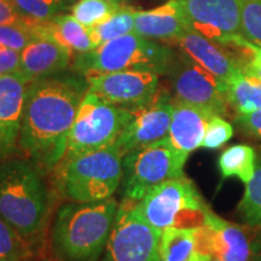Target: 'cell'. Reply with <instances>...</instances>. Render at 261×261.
<instances>
[{
    "label": "cell",
    "mask_w": 261,
    "mask_h": 261,
    "mask_svg": "<svg viewBox=\"0 0 261 261\" xmlns=\"http://www.w3.org/2000/svg\"><path fill=\"white\" fill-rule=\"evenodd\" d=\"M115 198L62 203L52 218L47 246L55 261H99L115 224Z\"/></svg>",
    "instance_id": "3"
},
{
    "label": "cell",
    "mask_w": 261,
    "mask_h": 261,
    "mask_svg": "<svg viewBox=\"0 0 261 261\" xmlns=\"http://www.w3.org/2000/svg\"><path fill=\"white\" fill-rule=\"evenodd\" d=\"M248 64H254V65H260L261 67V47H259L256 50V52L255 54H254V57H253V60H252V62H250V63H248Z\"/></svg>",
    "instance_id": "37"
},
{
    "label": "cell",
    "mask_w": 261,
    "mask_h": 261,
    "mask_svg": "<svg viewBox=\"0 0 261 261\" xmlns=\"http://www.w3.org/2000/svg\"><path fill=\"white\" fill-rule=\"evenodd\" d=\"M172 102L173 115L167 137L178 151L189 156L201 146L208 122L215 114L175 99Z\"/></svg>",
    "instance_id": "18"
},
{
    "label": "cell",
    "mask_w": 261,
    "mask_h": 261,
    "mask_svg": "<svg viewBox=\"0 0 261 261\" xmlns=\"http://www.w3.org/2000/svg\"><path fill=\"white\" fill-rule=\"evenodd\" d=\"M41 37H48L45 22L32 21L22 17L12 23L0 24V46L21 52Z\"/></svg>",
    "instance_id": "24"
},
{
    "label": "cell",
    "mask_w": 261,
    "mask_h": 261,
    "mask_svg": "<svg viewBox=\"0 0 261 261\" xmlns=\"http://www.w3.org/2000/svg\"><path fill=\"white\" fill-rule=\"evenodd\" d=\"M240 14L242 37L261 47V0H240Z\"/></svg>",
    "instance_id": "30"
},
{
    "label": "cell",
    "mask_w": 261,
    "mask_h": 261,
    "mask_svg": "<svg viewBox=\"0 0 261 261\" xmlns=\"http://www.w3.org/2000/svg\"><path fill=\"white\" fill-rule=\"evenodd\" d=\"M175 100L203 108L215 115H226L227 86L188 55L174 57L167 71Z\"/></svg>",
    "instance_id": "11"
},
{
    "label": "cell",
    "mask_w": 261,
    "mask_h": 261,
    "mask_svg": "<svg viewBox=\"0 0 261 261\" xmlns=\"http://www.w3.org/2000/svg\"><path fill=\"white\" fill-rule=\"evenodd\" d=\"M128 109L130 110L129 122L114 143L122 156L168 136L173 102L167 93L159 90L148 103Z\"/></svg>",
    "instance_id": "12"
},
{
    "label": "cell",
    "mask_w": 261,
    "mask_h": 261,
    "mask_svg": "<svg viewBox=\"0 0 261 261\" xmlns=\"http://www.w3.org/2000/svg\"><path fill=\"white\" fill-rule=\"evenodd\" d=\"M189 29L177 0H168L150 11H136L135 33L143 38L174 42Z\"/></svg>",
    "instance_id": "19"
},
{
    "label": "cell",
    "mask_w": 261,
    "mask_h": 261,
    "mask_svg": "<svg viewBox=\"0 0 261 261\" xmlns=\"http://www.w3.org/2000/svg\"><path fill=\"white\" fill-rule=\"evenodd\" d=\"M236 121L250 136L261 140V109L249 114H237Z\"/></svg>",
    "instance_id": "33"
},
{
    "label": "cell",
    "mask_w": 261,
    "mask_h": 261,
    "mask_svg": "<svg viewBox=\"0 0 261 261\" xmlns=\"http://www.w3.org/2000/svg\"><path fill=\"white\" fill-rule=\"evenodd\" d=\"M200 228L203 249L213 259L220 261H253L252 242L247 228L230 223L211 210L207 211L204 223Z\"/></svg>",
    "instance_id": "14"
},
{
    "label": "cell",
    "mask_w": 261,
    "mask_h": 261,
    "mask_svg": "<svg viewBox=\"0 0 261 261\" xmlns=\"http://www.w3.org/2000/svg\"><path fill=\"white\" fill-rule=\"evenodd\" d=\"M135 207L160 231L167 227H200L210 210L194 182L184 175L156 185Z\"/></svg>",
    "instance_id": "7"
},
{
    "label": "cell",
    "mask_w": 261,
    "mask_h": 261,
    "mask_svg": "<svg viewBox=\"0 0 261 261\" xmlns=\"http://www.w3.org/2000/svg\"><path fill=\"white\" fill-rule=\"evenodd\" d=\"M212 261H220V260H217V259H213Z\"/></svg>",
    "instance_id": "40"
},
{
    "label": "cell",
    "mask_w": 261,
    "mask_h": 261,
    "mask_svg": "<svg viewBox=\"0 0 261 261\" xmlns=\"http://www.w3.org/2000/svg\"><path fill=\"white\" fill-rule=\"evenodd\" d=\"M70 51L52 37H41L21 51L19 73L27 83L52 76L67 69L73 60Z\"/></svg>",
    "instance_id": "16"
},
{
    "label": "cell",
    "mask_w": 261,
    "mask_h": 261,
    "mask_svg": "<svg viewBox=\"0 0 261 261\" xmlns=\"http://www.w3.org/2000/svg\"><path fill=\"white\" fill-rule=\"evenodd\" d=\"M136 11L137 10L130 6L122 5V8L107 21L89 28L90 37L92 39L94 46L97 47L104 42L135 32Z\"/></svg>",
    "instance_id": "25"
},
{
    "label": "cell",
    "mask_w": 261,
    "mask_h": 261,
    "mask_svg": "<svg viewBox=\"0 0 261 261\" xmlns=\"http://www.w3.org/2000/svg\"><path fill=\"white\" fill-rule=\"evenodd\" d=\"M161 232L138 213L135 203L122 201L99 261H162Z\"/></svg>",
    "instance_id": "10"
},
{
    "label": "cell",
    "mask_w": 261,
    "mask_h": 261,
    "mask_svg": "<svg viewBox=\"0 0 261 261\" xmlns=\"http://www.w3.org/2000/svg\"><path fill=\"white\" fill-rule=\"evenodd\" d=\"M189 28L220 46L232 47L247 57L256 46L241 34L240 0H177Z\"/></svg>",
    "instance_id": "9"
},
{
    "label": "cell",
    "mask_w": 261,
    "mask_h": 261,
    "mask_svg": "<svg viewBox=\"0 0 261 261\" xmlns=\"http://www.w3.org/2000/svg\"><path fill=\"white\" fill-rule=\"evenodd\" d=\"M45 177L25 156L0 161V218L40 252L47 243L54 210Z\"/></svg>",
    "instance_id": "2"
},
{
    "label": "cell",
    "mask_w": 261,
    "mask_h": 261,
    "mask_svg": "<svg viewBox=\"0 0 261 261\" xmlns=\"http://www.w3.org/2000/svg\"><path fill=\"white\" fill-rule=\"evenodd\" d=\"M27 85L19 71L0 75V161L23 156L18 140Z\"/></svg>",
    "instance_id": "15"
},
{
    "label": "cell",
    "mask_w": 261,
    "mask_h": 261,
    "mask_svg": "<svg viewBox=\"0 0 261 261\" xmlns=\"http://www.w3.org/2000/svg\"><path fill=\"white\" fill-rule=\"evenodd\" d=\"M22 16L16 11L9 0H0V24L12 23L21 19Z\"/></svg>",
    "instance_id": "34"
},
{
    "label": "cell",
    "mask_w": 261,
    "mask_h": 261,
    "mask_svg": "<svg viewBox=\"0 0 261 261\" xmlns=\"http://www.w3.org/2000/svg\"><path fill=\"white\" fill-rule=\"evenodd\" d=\"M228 106L237 114H249L261 109V80L238 70L227 83Z\"/></svg>",
    "instance_id": "22"
},
{
    "label": "cell",
    "mask_w": 261,
    "mask_h": 261,
    "mask_svg": "<svg viewBox=\"0 0 261 261\" xmlns=\"http://www.w3.org/2000/svg\"><path fill=\"white\" fill-rule=\"evenodd\" d=\"M29 261H50V260H48L47 256L44 255V253H42V254H39V255H37L35 257H33V259Z\"/></svg>",
    "instance_id": "38"
},
{
    "label": "cell",
    "mask_w": 261,
    "mask_h": 261,
    "mask_svg": "<svg viewBox=\"0 0 261 261\" xmlns=\"http://www.w3.org/2000/svg\"><path fill=\"white\" fill-rule=\"evenodd\" d=\"M174 54L171 48L135 32L104 42L74 58L73 69L81 75L139 70L167 74Z\"/></svg>",
    "instance_id": "5"
},
{
    "label": "cell",
    "mask_w": 261,
    "mask_h": 261,
    "mask_svg": "<svg viewBox=\"0 0 261 261\" xmlns=\"http://www.w3.org/2000/svg\"><path fill=\"white\" fill-rule=\"evenodd\" d=\"M42 253L0 218V261H29Z\"/></svg>",
    "instance_id": "26"
},
{
    "label": "cell",
    "mask_w": 261,
    "mask_h": 261,
    "mask_svg": "<svg viewBox=\"0 0 261 261\" xmlns=\"http://www.w3.org/2000/svg\"><path fill=\"white\" fill-rule=\"evenodd\" d=\"M191 60L218 77L227 86L231 77L241 70L240 65L220 45L211 41L197 32L189 29L174 41Z\"/></svg>",
    "instance_id": "17"
},
{
    "label": "cell",
    "mask_w": 261,
    "mask_h": 261,
    "mask_svg": "<svg viewBox=\"0 0 261 261\" xmlns=\"http://www.w3.org/2000/svg\"><path fill=\"white\" fill-rule=\"evenodd\" d=\"M122 3L109 0H79L70 8L71 15L86 28H92L112 17L122 8Z\"/></svg>",
    "instance_id": "27"
},
{
    "label": "cell",
    "mask_w": 261,
    "mask_h": 261,
    "mask_svg": "<svg viewBox=\"0 0 261 261\" xmlns=\"http://www.w3.org/2000/svg\"><path fill=\"white\" fill-rule=\"evenodd\" d=\"M89 91L114 106L136 108L151 100L159 91V75L125 70L87 75Z\"/></svg>",
    "instance_id": "13"
},
{
    "label": "cell",
    "mask_w": 261,
    "mask_h": 261,
    "mask_svg": "<svg viewBox=\"0 0 261 261\" xmlns=\"http://www.w3.org/2000/svg\"><path fill=\"white\" fill-rule=\"evenodd\" d=\"M52 173L65 201H104L112 198L121 184L122 154L113 144L60 165Z\"/></svg>",
    "instance_id": "4"
},
{
    "label": "cell",
    "mask_w": 261,
    "mask_h": 261,
    "mask_svg": "<svg viewBox=\"0 0 261 261\" xmlns=\"http://www.w3.org/2000/svg\"><path fill=\"white\" fill-rule=\"evenodd\" d=\"M244 74L252 75V76H255L257 79L261 80V67L260 65H254V64H247L241 69Z\"/></svg>",
    "instance_id": "36"
},
{
    "label": "cell",
    "mask_w": 261,
    "mask_h": 261,
    "mask_svg": "<svg viewBox=\"0 0 261 261\" xmlns=\"http://www.w3.org/2000/svg\"><path fill=\"white\" fill-rule=\"evenodd\" d=\"M129 120L128 108L114 106L87 91L77 109L60 165L112 146Z\"/></svg>",
    "instance_id": "6"
},
{
    "label": "cell",
    "mask_w": 261,
    "mask_h": 261,
    "mask_svg": "<svg viewBox=\"0 0 261 261\" xmlns=\"http://www.w3.org/2000/svg\"><path fill=\"white\" fill-rule=\"evenodd\" d=\"M160 255L162 261H212L203 249L200 228L167 227L160 238Z\"/></svg>",
    "instance_id": "20"
},
{
    "label": "cell",
    "mask_w": 261,
    "mask_h": 261,
    "mask_svg": "<svg viewBox=\"0 0 261 261\" xmlns=\"http://www.w3.org/2000/svg\"><path fill=\"white\" fill-rule=\"evenodd\" d=\"M189 156L178 151L168 137L122 156V200L137 203L156 185L184 175Z\"/></svg>",
    "instance_id": "8"
},
{
    "label": "cell",
    "mask_w": 261,
    "mask_h": 261,
    "mask_svg": "<svg viewBox=\"0 0 261 261\" xmlns=\"http://www.w3.org/2000/svg\"><path fill=\"white\" fill-rule=\"evenodd\" d=\"M89 86L73 76L52 75L27 85L18 146L45 174L63 159L77 109Z\"/></svg>",
    "instance_id": "1"
},
{
    "label": "cell",
    "mask_w": 261,
    "mask_h": 261,
    "mask_svg": "<svg viewBox=\"0 0 261 261\" xmlns=\"http://www.w3.org/2000/svg\"><path fill=\"white\" fill-rule=\"evenodd\" d=\"M45 24L50 37L77 55L96 48L90 37L89 28L81 24L71 14L57 15L56 17L45 22Z\"/></svg>",
    "instance_id": "21"
},
{
    "label": "cell",
    "mask_w": 261,
    "mask_h": 261,
    "mask_svg": "<svg viewBox=\"0 0 261 261\" xmlns=\"http://www.w3.org/2000/svg\"><path fill=\"white\" fill-rule=\"evenodd\" d=\"M233 136V127L219 115H214L208 122L204 138L201 148L207 150H217L228 142Z\"/></svg>",
    "instance_id": "31"
},
{
    "label": "cell",
    "mask_w": 261,
    "mask_h": 261,
    "mask_svg": "<svg viewBox=\"0 0 261 261\" xmlns=\"http://www.w3.org/2000/svg\"><path fill=\"white\" fill-rule=\"evenodd\" d=\"M252 250H253V261H261V227L260 231L254 234L252 242Z\"/></svg>",
    "instance_id": "35"
},
{
    "label": "cell",
    "mask_w": 261,
    "mask_h": 261,
    "mask_svg": "<svg viewBox=\"0 0 261 261\" xmlns=\"http://www.w3.org/2000/svg\"><path fill=\"white\" fill-rule=\"evenodd\" d=\"M109 2H115V3H121L122 0H109Z\"/></svg>",
    "instance_id": "39"
},
{
    "label": "cell",
    "mask_w": 261,
    "mask_h": 261,
    "mask_svg": "<svg viewBox=\"0 0 261 261\" xmlns=\"http://www.w3.org/2000/svg\"><path fill=\"white\" fill-rule=\"evenodd\" d=\"M21 67V52L0 46V75L18 73Z\"/></svg>",
    "instance_id": "32"
},
{
    "label": "cell",
    "mask_w": 261,
    "mask_h": 261,
    "mask_svg": "<svg viewBox=\"0 0 261 261\" xmlns=\"http://www.w3.org/2000/svg\"><path fill=\"white\" fill-rule=\"evenodd\" d=\"M256 155L252 146L237 144L225 149L218 160V167L223 179L236 177L247 182L255 171Z\"/></svg>",
    "instance_id": "23"
},
{
    "label": "cell",
    "mask_w": 261,
    "mask_h": 261,
    "mask_svg": "<svg viewBox=\"0 0 261 261\" xmlns=\"http://www.w3.org/2000/svg\"><path fill=\"white\" fill-rule=\"evenodd\" d=\"M23 18L47 22L61 15L67 8L68 0H9Z\"/></svg>",
    "instance_id": "29"
},
{
    "label": "cell",
    "mask_w": 261,
    "mask_h": 261,
    "mask_svg": "<svg viewBox=\"0 0 261 261\" xmlns=\"http://www.w3.org/2000/svg\"><path fill=\"white\" fill-rule=\"evenodd\" d=\"M238 211L248 225L261 227V159L256 160L255 171L246 184V192Z\"/></svg>",
    "instance_id": "28"
}]
</instances>
